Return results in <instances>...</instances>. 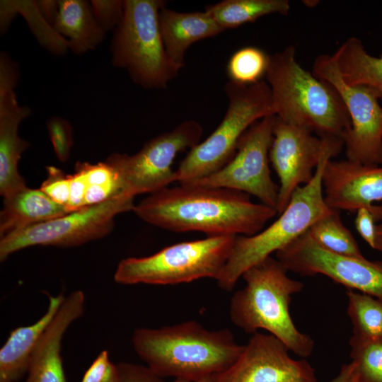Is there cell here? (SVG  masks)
<instances>
[{
  "instance_id": "8fae6325",
  "label": "cell",
  "mask_w": 382,
  "mask_h": 382,
  "mask_svg": "<svg viewBox=\"0 0 382 382\" xmlns=\"http://www.w3.org/2000/svg\"><path fill=\"white\" fill-rule=\"evenodd\" d=\"M275 120V115H268L253 123L238 140L236 154L226 165L210 175L185 183L242 192L277 211L279 187L269 166Z\"/></svg>"
},
{
  "instance_id": "603a6c76",
  "label": "cell",
  "mask_w": 382,
  "mask_h": 382,
  "mask_svg": "<svg viewBox=\"0 0 382 382\" xmlns=\"http://www.w3.org/2000/svg\"><path fill=\"white\" fill-rule=\"evenodd\" d=\"M332 57L347 84L369 88L382 100V54H370L358 37H349Z\"/></svg>"
},
{
  "instance_id": "d4e9b609",
  "label": "cell",
  "mask_w": 382,
  "mask_h": 382,
  "mask_svg": "<svg viewBox=\"0 0 382 382\" xmlns=\"http://www.w3.org/2000/svg\"><path fill=\"white\" fill-rule=\"evenodd\" d=\"M347 314L353 327L352 336L366 340L382 338V299L347 289Z\"/></svg>"
},
{
  "instance_id": "ac0fdd59",
  "label": "cell",
  "mask_w": 382,
  "mask_h": 382,
  "mask_svg": "<svg viewBox=\"0 0 382 382\" xmlns=\"http://www.w3.org/2000/svg\"><path fill=\"white\" fill-rule=\"evenodd\" d=\"M159 28L166 52L179 69L184 66L186 52L192 44L224 31L204 11L178 12L166 6L159 12Z\"/></svg>"
},
{
  "instance_id": "cb8c5ba5",
  "label": "cell",
  "mask_w": 382,
  "mask_h": 382,
  "mask_svg": "<svg viewBox=\"0 0 382 382\" xmlns=\"http://www.w3.org/2000/svg\"><path fill=\"white\" fill-rule=\"evenodd\" d=\"M290 9L287 0H224L207 6L204 11L225 30L270 14L286 16Z\"/></svg>"
},
{
  "instance_id": "e575fe53",
  "label": "cell",
  "mask_w": 382,
  "mask_h": 382,
  "mask_svg": "<svg viewBox=\"0 0 382 382\" xmlns=\"http://www.w3.org/2000/svg\"><path fill=\"white\" fill-rule=\"evenodd\" d=\"M118 382H165L147 366L130 362H120Z\"/></svg>"
},
{
  "instance_id": "6da1fadb",
  "label": "cell",
  "mask_w": 382,
  "mask_h": 382,
  "mask_svg": "<svg viewBox=\"0 0 382 382\" xmlns=\"http://www.w3.org/2000/svg\"><path fill=\"white\" fill-rule=\"evenodd\" d=\"M250 196L228 188L180 183L149 195L132 211L143 221L171 231L250 236L277 214Z\"/></svg>"
},
{
  "instance_id": "f1b7e54d",
  "label": "cell",
  "mask_w": 382,
  "mask_h": 382,
  "mask_svg": "<svg viewBox=\"0 0 382 382\" xmlns=\"http://www.w3.org/2000/svg\"><path fill=\"white\" fill-rule=\"evenodd\" d=\"M25 382H66L61 349L55 346L37 349L31 359Z\"/></svg>"
},
{
  "instance_id": "ffe728a7",
  "label": "cell",
  "mask_w": 382,
  "mask_h": 382,
  "mask_svg": "<svg viewBox=\"0 0 382 382\" xmlns=\"http://www.w3.org/2000/svg\"><path fill=\"white\" fill-rule=\"evenodd\" d=\"M3 198L0 212L1 238L69 213L64 207L53 201L40 189L25 187Z\"/></svg>"
},
{
  "instance_id": "ba28073f",
  "label": "cell",
  "mask_w": 382,
  "mask_h": 382,
  "mask_svg": "<svg viewBox=\"0 0 382 382\" xmlns=\"http://www.w3.org/2000/svg\"><path fill=\"white\" fill-rule=\"evenodd\" d=\"M236 236L207 237L166 247L149 256L122 260L114 274L115 282L132 285H173L202 278L216 280L233 247Z\"/></svg>"
},
{
  "instance_id": "5b68a950",
  "label": "cell",
  "mask_w": 382,
  "mask_h": 382,
  "mask_svg": "<svg viewBox=\"0 0 382 382\" xmlns=\"http://www.w3.org/2000/svg\"><path fill=\"white\" fill-rule=\"evenodd\" d=\"M342 146V140L328 139L313 178L295 190L279 218L253 236H236L227 262L216 280L220 289L232 290L246 270L284 248L316 221L335 211L325 201L322 177L325 164L340 152Z\"/></svg>"
},
{
  "instance_id": "d6a6232c",
  "label": "cell",
  "mask_w": 382,
  "mask_h": 382,
  "mask_svg": "<svg viewBox=\"0 0 382 382\" xmlns=\"http://www.w3.org/2000/svg\"><path fill=\"white\" fill-rule=\"evenodd\" d=\"M117 364L112 363L108 351H101L85 371L80 382H118Z\"/></svg>"
},
{
  "instance_id": "4dcf8cb0",
  "label": "cell",
  "mask_w": 382,
  "mask_h": 382,
  "mask_svg": "<svg viewBox=\"0 0 382 382\" xmlns=\"http://www.w3.org/2000/svg\"><path fill=\"white\" fill-rule=\"evenodd\" d=\"M46 169L47 178L40 189L53 201L67 209L70 195L69 175L55 166H48Z\"/></svg>"
},
{
  "instance_id": "9a60e30c",
  "label": "cell",
  "mask_w": 382,
  "mask_h": 382,
  "mask_svg": "<svg viewBox=\"0 0 382 382\" xmlns=\"http://www.w3.org/2000/svg\"><path fill=\"white\" fill-rule=\"evenodd\" d=\"M289 352L275 336L255 332L236 361L212 376L211 382H317L313 366Z\"/></svg>"
},
{
  "instance_id": "8d00e7d4",
  "label": "cell",
  "mask_w": 382,
  "mask_h": 382,
  "mask_svg": "<svg viewBox=\"0 0 382 382\" xmlns=\"http://www.w3.org/2000/svg\"><path fill=\"white\" fill-rule=\"evenodd\" d=\"M330 382H357L354 364L349 362L343 365L338 374Z\"/></svg>"
},
{
  "instance_id": "52a82bcc",
  "label": "cell",
  "mask_w": 382,
  "mask_h": 382,
  "mask_svg": "<svg viewBox=\"0 0 382 382\" xmlns=\"http://www.w3.org/2000/svg\"><path fill=\"white\" fill-rule=\"evenodd\" d=\"M224 91L228 107L222 120L206 139L190 150L175 170V182L185 183L218 171L234 156L238 140L253 123L274 115L267 81L244 85L229 81Z\"/></svg>"
},
{
  "instance_id": "4fadbf2b",
  "label": "cell",
  "mask_w": 382,
  "mask_h": 382,
  "mask_svg": "<svg viewBox=\"0 0 382 382\" xmlns=\"http://www.w3.org/2000/svg\"><path fill=\"white\" fill-rule=\"evenodd\" d=\"M275 255L288 271L306 277L322 274L347 289L382 299V260L330 252L318 245L308 230Z\"/></svg>"
},
{
  "instance_id": "8992f818",
  "label": "cell",
  "mask_w": 382,
  "mask_h": 382,
  "mask_svg": "<svg viewBox=\"0 0 382 382\" xmlns=\"http://www.w3.org/2000/svg\"><path fill=\"white\" fill-rule=\"evenodd\" d=\"M162 0H125L124 15L115 30L112 62L147 89L166 88L179 69L169 59L159 28Z\"/></svg>"
},
{
  "instance_id": "83f0119b",
  "label": "cell",
  "mask_w": 382,
  "mask_h": 382,
  "mask_svg": "<svg viewBox=\"0 0 382 382\" xmlns=\"http://www.w3.org/2000/svg\"><path fill=\"white\" fill-rule=\"evenodd\" d=\"M270 55L261 49L245 47L236 51L227 64L230 81L244 85H251L265 76Z\"/></svg>"
},
{
  "instance_id": "e0dca14e",
  "label": "cell",
  "mask_w": 382,
  "mask_h": 382,
  "mask_svg": "<svg viewBox=\"0 0 382 382\" xmlns=\"http://www.w3.org/2000/svg\"><path fill=\"white\" fill-rule=\"evenodd\" d=\"M322 183L326 204L332 209L356 212L374 209L382 201V167L350 161L329 160Z\"/></svg>"
},
{
  "instance_id": "44dd1931",
  "label": "cell",
  "mask_w": 382,
  "mask_h": 382,
  "mask_svg": "<svg viewBox=\"0 0 382 382\" xmlns=\"http://www.w3.org/2000/svg\"><path fill=\"white\" fill-rule=\"evenodd\" d=\"M52 28L77 54L96 48L106 33L96 19L90 1L84 0L59 1V10Z\"/></svg>"
},
{
  "instance_id": "9c48e42d",
  "label": "cell",
  "mask_w": 382,
  "mask_h": 382,
  "mask_svg": "<svg viewBox=\"0 0 382 382\" xmlns=\"http://www.w3.org/2000/svg\"><path fill=\"white\" fill-rule=\"evenodd\" d=\"M134 197L120 195L3 236L0 260L35 245L69 248L101 238L112 230L116 216L134 207Z\"/></svg>"
},
{
  "instance_id": "f35d334b",
  "label": "cell",
  "mask_w": 382,
  "mask_h": 382,
  "mask_svg": "<svg viewBox=\"0 0 382 382\" xmlns=\"http://www.w3.org/2000/svg\"><path fill=\"white\" fill-rule=\"evenodd\" d=\"M173 382H190V381H182V380H173ZM195 382H211V379H210V377H208V378H205Z\"/></svg>"
},
{
  "instance_id": "2e32d148",
  "label": "cell",
  "mask_w": 382,
  "mask_h": 382,
  "mask_svg": "<svg viewBox=\"0 0 382 382\" xmlns=\"http://www.w3.org/2000/svg\"><path fill=\"white\" fill-rule=\"evenodd\" d=\"M19 79L17 64L5 52L0 54V194L7 197L27 187L18 163L30 143L18 134L21 122L31 110L21 105L15 88Z\"/></svg>"
},
{
  "instance_id": "484cf974",
  "label": "cell",
  "mask_w": 382,
  "mask_h": 382,
  "mask_svg": "<svg viewBox=\"0 0 382 382\" xmlns=\"http://www.w3.org/2000/svg\"><path fill=\"white\" fill-rule=\"evenodd\" d=\"M339 212L335 210L316 221L308 229L310 235L318 245L330 252L364 257L352 233L344 226Z\"/></svg>"
},
{
  "instance_id": "7402d4cb",
  "label": "cell",
  "mask_w": 382,
  "mask_h": 382,
  "mask_svg": "<svg viewBox=\"0 0 382 382\" xmlns=\"http://www.w3.org/2000/svg\"><path fill=\"white\" fill-rule=\"evenodd\" d=\"M69 182L71 202L83 207L127 195L117 173L105 161L96 163L78 161L75 172L69 175Z\"/></svg>"
},
{
  "instance_id": "f546056e",
  "label": "cell",
  "mask_w": 382,
  "mask_h": 382,
  "mask_svg": "<svg viewBox=\"0 0 382 382\" xmlns=\"http://www.w3.org/2000/svg\"><path fill=\"white\" fill-rule=\"evenodd\" d=\"M47 128L56 156L61 162H66L74 145L71 123L63 117L54 116L47 121Z\"/></svg>"
},
{
  "instance_id": "836d02e7",
  "label": "cell",
  "mask_w": 382,
  "mask_h": 382,
  "mask_svg": "<svg viewBox=\"0 0 382 382\" xmlns=\"http://www.w3.org/2000/svg\"><path fill=\"white\" fill-rule=\"evenodd\" d=\"M382 221V206L373 209L365 207L356 212L355 228L364 241L373 249L376 245V222Z\"/></svg>"
},
{
  "instance_id": "7c38bea8",
  "label": "cell",
  "mask_w": 382,
  "mask_h": 382,
  "mask_svg": "<svg viewBox=\"0 0 382 382\" xmlns=\"http://www.w3.org/2000/svg\"><path fill=\"white\" fill-rule=\"evenodd\" d=\"M312 73L334 87L347 110L351 127L342 137L347 159L367 166H381L382 107L378 96L365 86L347 84L332 55L318 56Z\"/></svg>"
},
{
  "instance_id": "30bf717a",
  "label": "cell",
  "mask_w": 382,
  "mask_h": 382,
  "mask_svg": "<svg viewBox=\"0 0 382 382\" xmlns=\"http://www.w3.org/2000/svg\"><path fill=\"white\" fill-rule=\"evenodd\" d=\"M203 128L194 120L182 122L170 132L148 141L136 154L114 153L105 161L117 173L125 192L132 197L153 194L175 182L172 164L177 154L201 140Z\"/></svg>"
},
{
  "instance_id": "277c9868",
  "label": "cell",
  "mask_w": 382,
  "mask_h": 382,
  "mask_svg": "<svg viewBox=\"0 0 382 382\" xmlns=\"http://www.w3.org/2000/svg\"><path fill=\"white\" fill-rule=\"evenodd\" d=\"M287 272L271 256L246 270L242 275L245 286L231 299L229 317L245 332L265 330L289 351L306 358L313 351V340L298 330L289 311L292 296L301 291L303 284L290 278Z\"/></svg>"
},
{
  "instance_id": "5bb4252c",
  "label": "cell",
  "mask_w": 382,
  "mask_h": 382,
  "mask_svg": "<svg viewBox=\"0 0 382 382\" xmlns=\"http://www.w3.org/2000/svg\"><path fill=\"white\" fill-rule=\"evenodd\" d=\"M313 132L276 117L269 158L279 180L278 215L286 209L295 190L312 180L322 158L329 138Z\"/></svg>"
},
{
  "instance_id": "d590c367",
  "label": "cell",
  "mask_w": 382,
  "mask_h": 382,
  "mask_svg": "<svg viewBox=\"0 0 382 382\" xmlns=\"http://www.w3.org/2000/svg\"><path fill=\"white\" fill-rule=\"evenodd\" d=\"M36 6L42 18L52 26L59 10V1H37Z\"/></svg>"
},
{
  "instance_id": "1f68e13d",
  "label": "cell",
  "mask_w": 382,
  "mask_h": 382,
  "mask_svg": "<svg viewBox=\"0 0 382 382\" xmlns=\"http://www.w3.org/2000/svg\"><path fill=\"white\" fill-rule=\"evenodd\" d=\"M90 3L96 19L104 30H115L124 15V1L93 0Z\"/></svg>"
},
{
  "instance_id": "74e56055",
  "label": "cell",
  "mask_w": 382,
  "mask_h": 382,
  "mask_svg": "<svg viewBox=\"0 0 382 382\" xmlns=\"http://www.w3.org/2000/svg\"><path fill=\"white\" fill-rule=\"evenodd\" d=\"M382 255V221L376 226L375 249Z\"/></svg>"
},
{
  "instance_id": "4316f807",
  "label": "cell",
  "mask_w": 382,
  "mask_h": 382,
  "mask_svg": "<svg viewBox=\"0 0 382 382\" xmlns=\"http://www.w3.org/2000/svg\"><path fill=\"white\" fill-rule=\"evenodd\" d=\"M349 347L357 382H382V338L366 340L351 336Z\"/></svg>"
},
{
  "instance_id": "d6986e66",
  "label": "cell",
  "mask_w": 382,
  "mask_h": 382,
  "mask_svg": "<svg viewBox=\"0 0 382 382\" xmlns=\"http://www.w3.org/2000/svg\"><path fill=\"white\" fill-rule=\"evenodd\" d=\"M64 298L49 295L47 311L36 322L11 331L0 349V382H18L28 373L35 349Z\"/></svg>"
},
{
  "instance_id": "7a4b0ae2",
  "label": "cell",
  "mask_w": 382,
  "mask_h": 382,
  "mask_svg": "<svg viewBox=\"0 0 382 382\" xmlns=\"http://www.w3.org/2000/svg\"><path fill=\"white\" fill-rule=\"evenodd\" d=\"M132 342L139 357L156 374L190 382L226 370L244 348L229 330H209L195 320L137 328Z\"/></svg>"
},
{
  "instance_id": "3957f363",
  "label": "cell",
  "mask_w": 382,
  "mask_h": 382,
  "mask_svg": "<svg viewBox=\"0 0 382 382\" xmlns=\"http://www.w3.org/2000/svg\"><path fill=\"white\" fill-rule=\"evenodd\" d=\"M265 78L278 119L308 127L320 138L342 140L351 127L344 102L330 83L297 62L294 46L270 55Z\"/></svg>"
}]
</instances>
